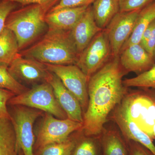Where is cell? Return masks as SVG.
<instances>
[{
	"label": "cell",
	"instance_id": "1",
	"mask_svg": "<svg viewBox=\"0 0 155 155\" xmlns=\"http://www.w3.org/2000/svg\"><path fill=\"white\" fill-rule=\"evenodd\" d=\"M127 73L119 56L112 57L89 78L88 105L82 128L85 136L99 137L102 133L110 114L127 93L122 79Z\"/></svg>",
	"mask_w": 155,
	"mask_h": 155
},
{
	"label": "cell",
	"instance_id": "2",
	"mask_svg": "<svg viewBox=\"0 0 155 155\" xmlns=\"http://www.w3.org/2000/svg\"><path fill=\"white\" fill-rule=\"evenodd\" d=\"M19 53L43 64L54 65L76 64L79 57L70 30L48 29L37 41Z\"/></svg>",
	"mask_w": 155,
	"mask_h": 155
},
{
	"label": "cell",
	"instance_id": "3",
	"mask_svg": "<svg viewBox=\"0 0 155 155\" xmlns=\"http://www.w3.org/2000/svg\"><path fill=\"white\" fill-rule=\"evenodd\" d=\"M48 12L41 6L34 4L19 7L9 14L5 27L16 36L19 52L37 41L47 32L45 18Z\"/></svg>",
	"mask_w": 155,
	"mask_h": 155
},
{
	"label": "cell",
	"instance_id": "4",
	"mask_svg": "<svg viewBox=\"0 0 155 155\" xmlns=\"http://www.w3.org/2000/svg\"><path fill=\"white\" fill-rule=\"evenodd\" d=\"M8 106H23L44 111L60 119L68 118L57 101L52 87L48 82L33 87L9 100Z\"/></svg>",
	"mask_w": 155,
	"mask_h": 155
},
{
	"label": "cell",
	"instance_id": "5",
	"mask_svg": "<svg viewBox=\"0 0 155 155\" xmlns=\"http://www.w3.org/2000/svg\"><path fill=\"white\" fill-rule=\"evenodd\" d=\"M9 111L17 144L23 155H35V137L33 125L43 114L42 111L23 106H10Z\"/></svg>",
	"mask_w": 155,
	"mask_h": 155
},
{
	"label": "cell",
	"instance_id": "6",
	"mask_svg": "<svg viewBox=\"0 0 155 155\" xmlns=\"http://www.w3.org/2000/svg\"><path fill=\"white\" fill-rule=\"evenodd\" d=\"M112 58L105 29L97 34L78 57L76 65L89 79Z\"/></svg>",
	"mask_w": 155,
	"mask_h": 155
},
{
	"label": "cell",
	"instance_id": "7",
	"mask_svg": "<svg viewBox=\"0 0 155 155\" xmlns=\"http://www.w3.org/2000/svg\"><path fill=\"white\" fill-rule=\"evenodd\" d=\"M82 123L67 118L60 119L46 113L36 134L34 148L67 139L72 133L82 128Z\"/></svg>",
	"mask_w": 155,
	"mask_h": 155
},
{
	"label": "cell",
	"instance_id": "8",
	"mask_svg": "<svg viewBox=\"0 0 155 155\" xmlns=\"http://www.w3.org/2000/svg\"><path fill=\"white\" fill-rule=\"evenodd\" d=\"M50 72L57 75L64 86L80 103L84 113L88 103L89 78L76 64L54 65L45 64Z\"/></svg>",
	"mask_w": 155,
	"mask_h": 155
},
{
	"label": "cell",
	"instance_id": "9",
	"mask_svg": "<svg viewBox=\"0 0 155 155\" xmlns=\"http://www.w3.org/2000/svg\"><path fill=\"white\" fill-rule=\"evenodd\" d=\"M140 10L119 12L105 28L110 45L112 57L119 56L123 45L133 32L136 20Z\"/></svg>",
	"mask_w": 155,
	"mask_h": 155
},
{
	"label": "cell",
	"instance_id": "10",
	"mask_svg": "<svg viewBox=\"0 0 155 155\" xmlns=\"http://www.w3.org/2000/svg\"><path fill=\"white\" fill-rule=\"evenodd\" d=\"M8 69L11 75L21 84H37L45 82L49 73L44 64L23 57L19 53Z\"/></svg>",
	"mask_w": 155,
	"mask_h": 155
},
{
	"label": "cell",
	"instance_id": "11",
	"mask_svg": "<svg viewBox=\"0 0 155 155\" xmlns=\"http://www.w3.org/2000/svg\"><path fill=\"white\" fill-rule=\"evenodd\" d=\"M112 113V119L118 125L124 138L140 143L155 155V145L153 139L130 118L120 104Z\"/></svg>",
	"mask_w": 155,
	"mask_h": 155
},
{
	"label": "cell",
	"instance_id": "12",
	"mask_svg": "<svg viewBox=\"0 0 155 155\" xmlns=\"http://www.w3.org/2000/svg\"><path fill=\"white\" fill-rule=\"evenodd\" d=\"M46 82L52 87L57 101L69 119L83 124V112L76 97L68 89L56 75L50 72Z\"/></svg>",
	"mask_w": 155,
	"mask_h": 155
},
{
	"label": "cell",
	"instance_id": "13",
	"mask_svg": "<svg viewBox=\"0 0 155 155\" xmlns=\"http://www.w3.org/2000/svg\"><path fill=\"white\" fill-rule=\"evenodd\" d=\"M119 60L126 72H135L137 75L149 70L155 65L153 57L140 44L131 45L122 50Z\"/></svg>",
	"mask_w": 155,
	"mask_h": 155
},
{
	"label": "cell",
	"instance_id": "14",
	"mask_svg": "<svg viewBox=\"0 0 155 155\" xmlns=\"http://www.w3.org/2000/svg\"><path fill=\"white\" fill-rule=\"evenodd\" d=\"M102 30L96 23L91 5L89 6L82 17L70 30L79 55L97 34Z\"/></svg>",
	"mask_w": 155,
	"mask_h": 155
},
{
	"label": "cell",
	"instance_id": "15",
	"mask_svg": "<svg viewBox=\"0 0 155 155\" xmlns=\"http://www.w3.org/2000/svg\"><path fill=\"white\" fill-rule=\"evenodd\" d=\"M88 7L83 6L51 10L46 14L45 18L48 29L72 30Z\"/></svg>",
	"mask_w": 155,
	"mask_h": 155
},
{
	"label": "cell",
	"instance_id": "16",
	"mask_svg": "<svg viewBox=\"0 0 155 155\" xmlns=\"http://www.w3.org/2000/svg\"><path fill=\"white\" fill-rule=\"evenodd\" d=\"M155 20V1L140 11L133 32L123 45L121 51L131 45L140 44L143 34Z\"/></svg>",
	"mask_w": 155,
	"mask_h": 155
},
{
	"label": "cell",
	"instance_id": "17",
	"mask_svg": "<svg viewBox=\"0 0 155 155\" xmlns=\"http://www.w3.org/2000/svg\"><path fill=\"white\" fill-rule=\"evenodd\" d=\"M100 138L102 155H129L125 139L117 130L104 129Z\"/></svg>",
	"mask_w": 155,
	"mask_h": 155
},
{
	"label": "cell",
	"instance_id": "18",
	"mask_svg": "<svg viewBox=\"0 0 155 155\" xmlns=\"http://www.w3.org/2000/svg\"><path fill=\"white\" fill-rule=\"evenodd\" d=\"M91 6L96 23L102 29L119 12V0H95Z\"/></svg>",
	"mask_w": 155,
	"mask_h": 155
},
{
	"label": "cell",
	"instance_id": "19",
	"mask_svg": "<svg viewBox=\"0 0 155 155\" xmlns=\"http://www.w3.org/2000/svg\"><path fill=\"white\" fill-rule=\"evenodd\" d=\"M0 155H23L17 144L11 119L0 118Z\"/></svg>",
	"mask_w": 155,
	"mask_h": 155
},
{
	"label": "cell",
	"instance_id": "20",
	"mask_svg": "<svg viewBox=\"0 0 155 155\" xmlns=\"http://www.w3.org/2000/svg\"><path fill=\"white\" fill-rule=\"evenodd\" d=\"M19 53L16 36L5 27L0 35V65L8 67Z\"/></svg>",
	"mask_w": 155,
	"mask_h": 155
},
{
	"label": "cell",
	"instance_id": "21",
	"mask_svg": "<svg viewBox=\"0 0 155 155\" xmlns=\"http://www.w3.org/2000/svg\"><path fill=\"white\" fill-rule=\"evenodd\" d=\"M78 139L70 136L64 141L46 145L36 150L35 155H72Z\"/></svg>",
	"mask_w": 155,
	"mask_h": 155
},
{
	"label": "cell",
	"instance_id": "22",
	"mask_svg": "<svg viewBox=\"0 0 155 155\" xmlns=\"http://www.w3.org/2000/svg\"><path fill=\"white\" fill-rule=\"evenodd\" d=\"M78 139L72 155H102L100 137H87Z\"/></svg>",
	"mask_w": 155,
	"mask_h": 155
},
{
	"label": "cell",
	"instance_id": "23",
	"mask_svg": "<svg viewBox=\"0 0 155 155\" xmlns=\"http://www.w3.org/2000/svg\"><path fill=\"white\" fill-rule=\"evenodd\" d=\"M125 87H137L155 90V65L149 70L132 78L123 80Z\"/></svg>",
	"mask_w": 155,
	"mask_h": 155
},
{
	"label": "cell",
	"instance_id": "24",
	"mask_svg": "<svg viewBox=\"0 0 155 155\" xmlns=\"http://www.w3.org/2000/svg\"><path fill=\"white\" fill-rule=\"evenodd\" d=\"M0 88L12 92L16 95L28 89L11 75L8 67L2 65H0Z\"/></svg>",
	"mask_w": 155,
	"mask_h": 155
},
{
	"label": "cell",
	"instance_id": "25",
	"mask_svg": "<svg viewBox=\"0 0 155 155\" xmlns=\"http://www.w3.org/2000/svg\"><path fill=\"white\" fill-rule=\"evenodd\" d=\"M155 0H119V12H130L140 10Z\"/></svg>",
	"mask_w": 155,
	"mask_h": 155
},
{
	"label": "cell",
	"instance_id": "26",
	"mask_svg": "<svg viewBox=\"0 0 155 155\" xmlns=\"http://www.w3.org/2000/svg\"><path fill=\"white\" fill-rule=\"evenodd\" d=\"M17 3L0 0V35L5 28L6 19L11 12L20 7Z\"/></svg>",
	"mask_w": 155,
	"mask_h": 155
},
{
	"label": "cell",
	"instance_id": "27",
	"mask_svg": "<svg viewBox=\"0 0 155 155\" xmlns=\"http://www.w3.org/2000/svg\"><path fill=\"white\" fill-rule=\"evenodd\" d=\"M15 95L12 92L0 88V118L11 119L7 106L9 100Z\"/></svg>",
	"mask_w": 155,
	"mask_h": 155
},
{
	"label": "cell",
	"instance_id": "28",
	"mask_svg": "<svg viewBox=\"0 0 155 155\" xmlns=\"http://www.w3.org/2000/svg\"><path fill=\"white\" fill-rule=\"evenodd\" d=\"M124 139L127 145L129 155H155L147 148L140 143L133 140Z\"/></svg>",
	"mask_w": 155,
	"mask_h": 155
},
{
	"label": "cell",
	"instance_id": "29",
	"mask_svg": "<svg viewBox=\"0 0 155 155\" xmlns=\"http://www.w3.org/2000/svg\"><path fill=\"white\" fill-rule=\"evenodd\" d=\"M17 3L21 7L30 5H38L49 11L60 0H5Z\"/></svg>",
	"mask_w": 155,
	"mask_h": 155
},
{
	"label": "cell",
	"instance_id": "30",
	"mask_svg": "<svg viewBox=\"0 0 155 155\" xmlns=\"http://www.w3.org/2000/svg\"><path fill=\"white\" fill-rule=\"evenodd\" d=\"M95 1V0H60L58 4L51 10H58L64 8L89 6L92 5Z\"/></svg>",
	"mask_w": 155,
	"mask_h": 155
},
{
	"label": "cell",
	"instance_id": "31",
	"mask_svg": "<svg viewBox=\"0 0 155 155\" xmlns=\"http://www.w3.org/2000/svg\"><path fill=\"white\" fill-rule=\"evenodd\" d=\"M144 48L148 53L153 57L155 48V25Z\"/></svg>",
	"mask_w": 155,
	"mask_h": 155
},
{
	"label": "cell",
	"instance_id": "32",
	"mask_svg": "<svg viewBox=\"0 0 155 155\" xmlns=\"http://www.w3.org/2000/svg\"><path fill=\"white\" fill-rule=\"evenodd\" d=\"M155 25V20H154L151 24H150L147 28L145 31H144L143 34L142 36L141 41H140V44L142 46L143 48L144 47L146 44L147 41L148 40L151 34L152 33V31L153 30L154 27Z\"/></svg>",
	"mask_w": 155,
	"mask_h": 155
},
{
	"label": "cell",
	"instance_id": "33",
	"mask_svg": "<svg viewBox=\"0 0 155 155\" xmlns=\"http://www.w3.org/2000/svg\"><path fill=\"white\" fill-rule=\"evenodd\" d=\"M152 134L154 138H155V121L152 127Z\"/></svg>",
	"mask_w": 155,
	"mask_h": 155
},
{
	"label": "cell",
	"instance_id": "34",
	"mask_svg": "<svg viewBox=\"0 0 155 155\" xmlns=\"http://www.w3.org/2000/svg\"><path fill=\"white\" fill-rule=\"evenodd\" d=\"M153 58H154V60L155 61V48L154 51Z\"/></svg>",
	"mask_w": 155,
	"mask_h": 155
}]
</instances>
